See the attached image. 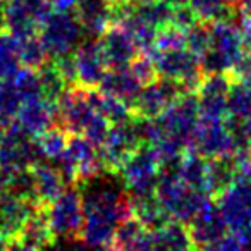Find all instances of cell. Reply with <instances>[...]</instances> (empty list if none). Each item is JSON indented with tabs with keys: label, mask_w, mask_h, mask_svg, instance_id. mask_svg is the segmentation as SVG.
Returning <instances> with one entry per match:
<instances>
[{
	"label": "cell",
	"mask_w": 251,
	"mask_h": 251,
	"mask_svg": "<svg viewBox=\"0 0 251 251\" xmlns=\"http://www.w3.org/2000/svg\"><path fill=\"white\" fill-rule=\"evenodd\" d=\"M188 4L203 23L226 21L227 18V0H189Z\"/></svg>",
	"instance_id": "1f68e13d"
},
{
	"label": "cell",
	"mask_w": 251,
	"mask_h": 251,
	"mask_svg": "<svg viewBox=\"0 0 251 251\" xmlns=\"http://www.w3.org/2000/svg\"><path fill=\"white\" fill-rule=\"evenodd\" d=\"M74 62H76L77 86L86 90H95L100 86L107 73V66L103 62L97 40H83L74 50Z\"/></svg>",
	"instance_id": "9a60e30c"
},
{
	"label": "cell",
	"mask_w": 251,
	"mask_h": 251,
	"mask_svg": "<svg viewBox=\"0 0 251 251\" xmlns=\"http://www.w3.org/2000/svg\"><path fill=\"white\" fill-rule=\"evenodd\" d=\"M239 174V162L234 155L206 158V193L219 198L236 182Z\"/></svg>",
	"instance_id": "ffe728a7"
},
{
	"label": "cell",
	"mask_w": 251,
	"mask_h": 251,
	"mask_svg": "<svg viewBox=\"0 0 251 251\" xmlns=\"http://www.w3.org/2000/svg\"><path fill=\"white\" fill-rule=\"evenodd\" d=\"M217 205L230 229L246 232L251 227V179H236V182L219 196Z\"/></svg>",
	"instance_id": "7c38bea8"
},
{
	"label": "cell",
	"mask_w": 251,
	"mask_h": 251,
	"mask_svg": "<svg viewBox=\"0 0 251 251\" xmlns=\"http://www.w3.org/2000/svg\"><path fill=\"white\" fill-rule=\"evenodd\" d=\"M9 251H38L35 248L28 246L26 243H23L19 237H9Z\"/></svg>",
	"instance_id": "e575fe53"
},
{
	"label": "cell",
	"mask_w": 251,
	"mask_h": 251,
	"mask_svg": "<svg viewBox=\"0 0 251 251\" xmlns=\"http://www.w3.org/2000/svg\"><path fill=\"white\" fill-rule=\"evenodd\" d=\"M179 177L189 188L206 191V158L195 150L186 151L179 167Z\"/></svg>",
	"instance_id": "4316f807"
},
{
	"label": "cell",
	"mask_w": 251,
	"mask_h": 251,
	"mask_svg": "<svg viewBox=\"0 0 251 251\" xmlns=\"http://www.w3.org/2000/svg\"><path fill=\"white\" fill-rule=\"evenodd\" d=\"M155 121L160 129L158 141H169L181 148L182 151L193 150V141H195V133L200 121V103L196 91L182 93Z\"/></svg>",
	"instance_id": "7a4b0ae2"
},
{
	"label": "cell",
	"mask_w": 251,
	"mask_h": 251,
	"mask_svg": "<svg viewBox=\"0 0 251 251\" xmlns=\"http://www.w3.org/2000/svg\"><path fill=\"white\" fill-rule=\"evenodd\" d=\"M47 217L55 239L67 243L79 241L84 226L83 195L77 186H66L64 191L45 205Z\"/></svg>",
	"instance_id": "5b68a950"
},
{
	"label": "cell",
	"mask_w": 251,
	"mask_h": 251,
	"mask_svg": "<svg viewBox=\"0 0 251 251\" xmlns=\"http://www.w3.org/2000/svg\"><path fill=\"white\" fill-rule=\"evenodd\" d=\"M226 117L244 122L251 119V79L232 77L229 97H227Z\"/></svg>",
	"instance_id": "d4e9b609"
},
{
	"label": "cell",
	"mask_w": 251,
	"mask_h": 251,
	"mask_svg": "<svg viewBox=\"0 0 251 251\" xmlns=\"http://www.w3.org/2000/svg\"><path fill=\"white\" fill-rule=\"evenodd\" d=\"M140 145L141 141L138 138L133 121L126 122V124L112 126L110 131H108L107 140L103 141L101 147H98L101 164H103V171L107 174L117 176L119 169L122 167L126 158L129 157Z\"/></svg>",
	"instance_id": "8fae6325"
},
{
	"label": "cell",
	"mask_w": 251,
	"mask_h": 251,
	"mask_svg": "<svg viewBox=\"0 0 251 251\" xmlns=\"http://www.w3.org/2000/svg\"><path fill=\"white\" fill-rule=\"evenodd\" d=\"M35 136H29L18 126L0 131V167L26 169L42 160Z\"/></svg>",
	"instance_id": "9c48e42d"
},
{
	"label": "cell",
	"mask_w": 251,
	"mask_h": 251,
	"mask_svg": "<svg viewBox=\"0 0 251 251\" xmlns=\"http://www.w3.org/2000/svg\"><path fill=\"white\" fill-rule=\"evenodd\" d=\"M71 133H67L60 126H52L47 131H43L40 136H36V143H38L40 153L43 158L50 162H55L60 158L67 150V143H69Z\"/></svg>",
	"instance_id": "83f0119b"
},
{
	"label": "cell",
	"mask_w": 251,
	"mask_h": 251,
	"mask_svg": "<svg viewBox=\"0 0 251 251\" xmlns=\"http://www.w3.org/2000/svg\"><path fill=\"white\" fill-rule=\"evenodd\" d=\"M193 150L205 158L232 155L236 147H234L232 134H230L226 117H203V115H200L195 141H193Z\"/></svg>",
	"instance_id": "30bf717a"
},
{
	"label": "cell",
	"mask_w": 251,
	"mask_h": 251,
	"mask_svg": "<svg viewBox=\"0 0 251 251\" xmlns=\"http://www.w3.org/2000/svg\"><path fill=\"white\" fill-rule=\"evenodd\" d=\"M189 232H191L193 243L198 250H203L208 244L219 241L226 236L227 222L220 212L219 205L213 201V198L195 215V219L188 224Z\"/></svg>",
	"instance_id": "2e32d148"
},
{
	"label": "cell",
	"mask_w": 251,
	"mask_h": 251,
	"mask_svg": "<svg viewBox=\"0 0 251 251\" xmlns=\"http://www.w3.org/2000/svg\"><path fill=\"white\" fill-rule=\"evenodd\" d=\"M19 47H21V60H23V66L25 67L38 69L42 64H45L47 60L50 59L38 35H33V36H28V38L19 40Z\"/></svg>",
	"instance_id": "4dcf8cb0"
},
{
	"label": "cell",
	"mask_w": 251,
	"mask_h": 251,
	"mask_svg": "<svg viewBox=\"0 0 251 251\" xmlns=\"http://www.w3.org/2000/svg\"><path fill=\"white\" fill-rule=\"evenodd\" d=\"M148 55L155 64L157 74L162 77L176 81L184 91H196L201 83L203 67L201 60L188 49V47H174V49L151 50Z\"/></svg>",
	"instance_id": "52a82bcc"
},
{
	"label": "cell",
	"mask_w": 251,
	"mask_h": 251,
	"mask_svg": "<svg viewBox=\"0 0 251 251\" xmlns=\"http://www.w3.org/2000/svg\"><path fill=\"white\" fill-rule=\"evenodd\" d=\"M40 77V83H42V91H43V98H47L49 101L57 105V100L62 97V93L67 90V83L62 77V74L59 73L57 66L53 64L52 59H49L45 64L36 69Z\"/></svg>",
	"instance_id": "f546056e"
},
{
	"label": "cell",
	"mask_w": 251,
	"mask_h": 251,
	"mask_svg": "<svg viewBox=\"0 0 251 251\" xmlns=\"http://www.w3.org/2000/svg\"><path fill=\"white\" fill-rule=\"evenodd\" d=\"M133 2H136V0H114L115 5H126V4H133Z\"/></svg>",
	"instance_id": "74e56055"
},
{
	"label": "cell",
	"mask_w": 251,
	"mask_h": 251,
	"mask_svg": "<svg viewBox=\"0 0 251 251\" xmlns=\"http://www.w3.org/2000/svg\"><path fill=\"white\" fill-rule=\"evenodd\" d=\"M81 195L84 212L81 241L97 250H108L117 226L133 215L129 196L112 186L97 188L90 193L81 189Z\"/></svg>",
	"instance_id": "6da1fadb"
},
{
	"label": "cell",
	"mask_w": 251,
	"mask_h": 251,
	"mask_svg": "<svg viewBox=\"0 0 251 251\" xmlns=\"http://www.w3.org/2000/svg\"><path fill=\"white\" fill-rule=\"evenodd\" d=\"M14 124L29 136H40L43 131L57 124V105L43 97L23 101Z\"/></svg>",
	"instance_id": "e0dca14e"
},
{
	"label": "cell",
	"mask_w": 251,
	"mask_h": 251,
	"mask_svg": "<svg viewBox=\"0 0 251 251\" xmlns=\"http://www.w3.org/2000/svg\"><path fill=\"white\" fill-rule=\"evenodd\" d=\"M158 158L150 145H140L119 169V177L129 198L157 195L158 184Z\"/></svg>",
	"instance_id": "8992f818"
},
{
	"label": "cell",
	"mask_w": 251,
	"mask_h": 251,
	"mask_svg": "<svg viewBox=\"0 0 251 251\" xmlns=\"http://www.w3.org/2000/svg\"><path fill=\"white\" fill-rule=\"evenodd\" d=\"M201 251H244L243 243L239 239H236L234 236H224L219 241L208 244L206 248H203Z\"/></svg>",
	"instance_id": "836d02e7"
},
{
	"label": "cell",
	"mask_w": 251,
	"mask_h": 251,
	"mask_svg": "<svg viewBox=\"0 0 251 251\" xmlns=\"http://www.w3.org/2000/svg\"><path fill=\"white\" fill-rule=\"evenodd\" d=\"M129 69L133 71L134 76H136L143 84L151 83V81L158 77L153 60H151V57L147 55V53H140V55H138L136 59L131 62Z\"/></svg>",
	"instance_id": "d6a6232c"
},
{
	"label": "cell",
	"mask_w": 251,
	"mask_h": 251,
	"mask_svg": "<svg viewBox=\"0 0 251 251\" xmlns=\"http://www.w3.org/2000/svg\"><path fill=\"white\" fill-rule=\"evenodd\" d=\"M19 40L11 31H0V81L12 79L23 69Z\"/></svg>",
	"instance_id": "484cf974"
},
{
	"label": "cell",
	"mask_w": 251,
	"mask_h": 251,
	"mask_svg": "<svg viewBox=\"0 0 251 251\" xmlns=\"http://www.w3.org/2000/svg\"><path fill=\"white\" fill-rule=\"evenodd\" d=\"M133 206V215L143 224L147 230H157L172 220L171 213L165 210L157 195L143 196V198H129Z\"/></svg>",
	"instance_id": "cb8c5ba5"
},
{
	"label": "cell",
	"mask_w": 251,
	"mask_h": 251,
	"mask_svg": "<svg viewBox=\"0 0 251 251\" xmlns=\"http://www.w3.org/2000/svg\"><path fill=\"white\" fill-rule=\"evenodd\" d=\"M153 251H196L191 232L186 224L172 219L157 230H150Z\"/></svg>",
	"instance_id": "44dd1931"
},
{
	"label": "cell",
	"mask_w": 251,
	"mask_h": 251,
	"mask_svg": "<svg viewBox=\"0 0 251 251\" xmlns=\"http://www.w3.org/2000/svg\"><path fill=\"white\" fill-rule=\"evenodd\" d=\"M40 206V203L31 200L19 198L7 191H0V234L14 237L19 234L31 213Z\"/></svg>",
	"instance_id": "ac0fdd59"
},
{
	"label": "cell",
	"mask_w": 251,
	"mask_h": 251,
	"mask_svg": "<svg viewBox=\"0 0 251 251\" xmlns=\"http://www.w3.org/2000/svg\"><path fill=\"white\" fill-rule=\"evenodd\" d=\"M232 77L229 74H205L196 90L200 103V115L203 117H226L227 97H229Z\"/></svg>",
	"instance_id": "5bb4252c"
},
{
	"label": "cell",
	"mask_w": 251,
	"mask_h": 251,
	"mask_svg": "<svg viewBox=\"0 0 251 251\" xmlns=\"http://www.w3.org/2000/svg\"><path fill=\"white\" fill-rule=\"evenodd\" d=\"M210 42L208 49L203 53L201 67L205 74L234 73L243 60V38L241 35L227 25L226 21L208 23Z\"/></svg>",
	"instance_id": "277c9868"
},
{
	"label": "cell",
	"mask_w": 251,
	"mask_h": 251,
	"mask_svg": "<svg viewBox=\"0 0 251 251\" xmlns=\"http://www.w3.org/2000/svg\"><path fill=\"white\" fill-rule=\"evenodd\" d=\"M4 2L5 0H0V31L5 29V12H4Z\"/></svg>",
	"instance_id": "d590c367"
},
{
	"label": "cell",
	"mask_w": 251,
	"mask_h": 251,
	"mask_svg": "<svg viewBox=\"0 0 251 251\" xmlns=\"http://www.w3.org/2000/svg\"><path fill=\"white\" fill-rule=\"evenodd\" d=\"M101 57L107 69H122L129 67L131 62L140 55V49L131 38V35L122 26L110 25L97 38Z\"/></svg>",
	"instance_id": "4fadbf2b"
},
{
	"label": "cell",
	"mask_w": 251,
	"mask_h": 251,
	"mask_svg": "<svg viewBox=\"0 0 251 251\" xmlns=\"http://www.w3.org/2000/svg\"><path fill=\"white\" fill-rule=\"evenodd\" d=\"M38 36L50 59L69 55L83 42L84 29L77 19L76 11L50 9L38 29Z\"/></svg>",
	"instance_id": "3957f363"
},
{
	"label": "cell",
	"mask_w": 251,
	"mask_h": 251,
	"mask_svg": "<svg viewBox=\"0 0 251 251\" xmlns=\"http://www.w3.org/2000/svg\"><path fill=\"white\" fill-rule=\"evenodd\" d=\"M23 243H26L28 246L35 248L38 251H43L47 248L53 246L57 243L55 236L52 232V227H50L49 217H47L45 205H40L35 212L31 213V217L28 219V222L23 226V229L19 230L18 236Z\"/></svg>",
	"instance_id": "7402d4cb"
},
{
	"label": "cell",
	"mask_w": 251,
	"mask_h": 251,
	"mask_svg": "<svg viewBox=\"0 0 251 251\" xmlns=\"http://www.w3.org/2000/svg\"><path fill=\"white\" fill-rule=\"evenodd\" d=\"M0 251H9V241L2 234H0Z\"/></svg>",
	"instance_id": "8d00e7d4"
},
{
	"label": "cell",
	"mask_w": 251,
	"mask_h": 251,
	"mask_svg": "<svg viewBox=\"0 0 251 251\" xmlns=\"http://www.w3.org/2000/svg\"><path fill=\"white\" fill-rule=\"evenodd\" d=\"M196 251H201V250H196Z\"/></svg>",
	"instance_id": "f35d334b"
},
{
	"label": "cell",
	"mask_w": 251,
	"mask_h": 251,
	"mask_svg": "<svg viewBox=\"0 0 251 251\" xmlns=\"http://www.w3.org/2000/svg\"><path fill=\"white\" fill-rule=\"evenodd\" d=\"M141 88H143V83L134 76L133 71L129 67H122V69H107L97 90L114 98H119L131 108Z\"/></svg>",
	"instance_id": "d6986e66"
},
{
	"label": "cell",
	"mask_w": 251,
	"mask_h": 251,
	"mask_svg": "<svg viewBox=\"0 0 251 251\" xmlns=\"http://www.w3.org/2000/svg\"><path fill=\"white\" fill-rule=\"evenodd\" d=\"M31 171L36 182V195L42 205H47L52 200H55L66 188V182L59 169L55 167V164H50L47 158H42L36 164H33Z\"/></svg>",
	"instance_id": "603a6c76"
},
{
	"label": "cell",
	"mask_w": 251,
	"mask_h": 251,
	"mask_svg": "<svg viewBox=\"0 0 251 251\" xmlns=\"http://www.w3.org/2000/svg\"><path fill=\"white\" fill-rule=\"evenodd\" d=\"M182 93L188 91L182 90V86L169 77L158 76L151 83L143 84V88L138 93L136 100L131 105L134 117L141 119H157L162 115Z\"/></svg>",
	"instance_id": "ba28073f"
},
{
	"label": "cell",
	"mask_w": 251,
	"mask_h": 251,
	"mask_svg": "<svg viewBox=\"0 0 251 251\" xmlns=\"http://www.w3.org/2000/svg\"><path fill=\"white\" fill-rule=\"evenodd\" d=\"M23 100L12 79L0 81V131L9 129L16 122Z\"/></svg>",
	"instance_id": "f1b7e54d"
}]
</instances>
